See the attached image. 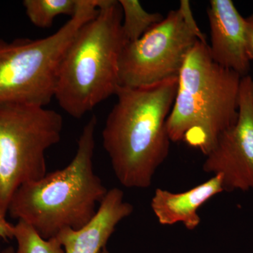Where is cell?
Segmentation results:
<instances>
[{
  "label": "cell",
  "mask_w": 253,
  "mask_h": 253,
  "mask_svg": "<svg viewBox=\"0 0 253 253\" xmlns=\"http://www.w3.org/2000/svg\"><path fill=\"white\" fill-rule=\"evenodd\" d=\"M177 85L178 77H172L151 85L118 87L103 129V146L125 187L149 188L168 158L167 121Z\"/></svg>",
  "instance_id": "1"
},
{
  "label": "cell",
  "mask_w": 253,
  "mask_h": 253,
  "mask_svg": "<svg viewBox=\"0 0 253 253\" xmlns=\"http://www.w3.org/2000/svg\"><path fill=\"white\" fill-rule=\"evenodd\" d=\"M96 125L93 116L67 166L18 188L8 208L11 217L31 224L44 239L81 229L92 219L108 192L93 168Z\"/></svg>",
  "instance_id": "2"
},
{
  "label": "cell",
  "mask_w": 253,
  "mask_h": 253,
  "mask_svg": "<svg viewBox=\"0 0 253 253\" xmlns=\"http://www.w3.org/2000/svg\"><path fill=\"white\" fill-rule=\"evenodd\" d=\"M241 79L213 61L207 42L198 41L178 76L167 121L171 141H183L205 156L209 154L219 136L237 121Z\"/></svg>",
  "instance_id": "3"
},
{
  "label": "cell",
  "mask_w": 253,
  "mask_h": 253,
  "mask_svg": "<svg viewBox=\"0 0 253 253\" xmlns=\"http://www.w3.org/2000/svg\"><path fill=\"white\" fill-rule=\"evenodd\" d=\"M123 13L116 0H102L82 26L60 63L54 98L70 116L83 118L121 86L119 61L126 44Z\"/></svg>",
  "instance_id": "4"
},
{
  "label": "cell",
  "mask_w": 253,
  "mask_h": 253,
  "mask_svg": "<svg viewBox=\"0 0 253 253\" xmlns=\"http://www.w3.org/2000/svg\"><path fill=\"white\" fill-rule=\"evenodd\" d=\"M101 0H80L76 14L56 33L38 40L0 38V104L45 107L54 98L60 63L82 26L99 11Z\"/></svg>",
  "instance_id": "5"
},
{
  "label": "cell",
  "mask_w": 253,
  "mask_h": 253,
  "mask_svg": "<svg viewBox=\"0 0 253 253\" xmlns=\"http://www.w3.org/2000/svg\"><path fill=\"white\" fill-rule=\"evenodd\" d=\"M63 120L43 106L0 104V214L6 217L13 196L46 174L45 154L61 140Z\"/></svg>",
  "instance_id": "6"
},
{
  "label": "cell",
  "mask_w": 253,
  "mask_h": 253,
  "mask_svg": "<svg viewBox=\"0 0 253 253\" xmlns=\"http://www.w3.org/2000/svg\"><path fill=\"white\" fill-rule=\"evenodd\" d=\"M207 42L188 0L138 41L126 43L119 61L121 86L140 87L178 77L186 56L198 41Z\"/></svg>",
  "instance_id": "7"
},
{
  "label": "cell",
  "mask_w": 253,
  "mask_h": 253,
  "mask_svg": "<svg viewBox=\"0 0 253 253\" xmlns=\"http://www.w3.org/2000/svg\"><path fill=\"white\" fill-rule=\"evenodd\" d=\"M203 169L222 176L224 191H253V78H242L237 121L218 138Z\"/></svg>",
  "instance_id": "8"
},
{
  "label": "cell",
  "mask_w": 253,
  "mask_h": 253,
  "mask_svg": "<svg viewBox=\"0 0 253 253\" xmlns=\"http://www.w3.org/2000/svg\"><path fill=\"white\" fill-rule=\"evenodd\" d=\"M207 14L211 29L208 47L213 61L242 78L249 76L251 61L246 48V18L231 0H211Z\"/></svg>",
  "instance_id": "9"
},
{
  "label": "cell",
  "mask_w": 253,
  "mask_h": 253,
  "mask_svg": "<svg viewBox=\"0 0 253 253\" xmlns=\"http://www.w3.org/2000/svg\"><path fill=\"white\" fill-rule=\"evenodd\" d=\"M134 207L124 200L118 188L108 190L92 219L79 229H66L57 238L66 253H101L116 226L133 212Z\"/></svg>",
  "instance_id": "10"
},
{
  "label": "cell",
  "mask_w": 253,
  "mask_h": 253,
  "mask_svg": "<svg viewBox=\"0 0 253 253\" xmlns=\"http://www.w3.org/2000/svg\"><path fill=\"white\" fill-rule=\"evenodd\" d=\"M223 191L222 176L216 174L184 192L172 193L158 188L151 199V207L162 225L181 223L189 230H194L201 223L199 208Z\"/></svg>",
  "instance_id": "11"
},
{
  "label": "cell",
  "mask_w": 253,
  "mask_h": 253,
  "mask_svg": "<svg viewBox=\"0 0 253 253\" xmlns=\"http://www.w3.org/2000/svg\"><path fill=\"white\" fill-rule=\"evenodd\" d=\"M122 9V31L126 43L138 41L164 19L160 13H149L136 0H119Z\"/></svg>",
  "instance_id": "12"
},
{
  "label": "cell",
  "mask_w": 253,
  "mask_h": 253,
  "mask_svg": "<svg viewBox=\"0 0 253 253\" xmlns=\"http://www.w3.org/2000/svg\"><path fill=\"white\" fill-rule=\"evenodd\" d=\"M80 0H24L23 5L28 19L35 26L51 27L60 15L72 17L77 11Z\"/></svg>",
  "instance_id": "13"
},
{
  "label": "cell",
  "mask_w": 253,
  "mask_h": 253,
  "mask_svg": "<svg viewBox=\"0 0 253 253\" xmlns=\"http://www.w3.org/2000/svg\"><path fill=\"white\" fill-rule=\"evenodd\" d=\"M14 239L17 243L16 253H66L57 238L44 239L23 220L14 225Z\"/></svg>",
  "instance_id": "14"
},
{
  "label": "cell",
  "mask_w": 253,
  "mask_h": 253,
  "mask_svg": "<svg viewBox=\"0 0 253 253\" xmlns=\"http://www.w3.org/2000/svg\"><path fill=\"white\" fill-rule=\"evenodd\" d=\"M246 40L248 55L251 61L253 60V13L246 18Z\"/></svg>",
  "instance_id": "15"
},
{
  "label": "cell",
  "mask_w": 253,
  "mask_h": 253,
  "mask_svg": "<svg viewBox=\"0 0 253 253\" xmlns=\"http://www.w3.org/2000/svg\"><path fill=\"white\" fill-rule=\"evenodd\" d=\"M14 225L6 219V217L0 214V238L7 241L14 239ZM1 253V251H0Z\"/></svg>",
  "instance_id": "16"
},
{
  "label": "cell",
  "mask_w": 253,
  "mask_h": 253,
  "mask_svg": "<svg viewBox=\"0 0 253 253\" xmlns=\"http://www.w3.org/2000/svg\"><path fill=\"white\" fill-rule=\"evenodd\" d=\"M1 253H16V251L12 246H9L1 251Z\"/></svg>",
  "instance_id": "17"
},
{
  "label": "cell",
  "mask_w": 253,
  "mask_h": 253,
  "mask_svg": "<svg viewBox=\"0 0 253 253\" xmlns=\"http://www.w3.org/2000/svg\"><path fill=\"white\" fill-rule=\"evenodd\" d=\"M110 253L109 251H108V249L106 248H105L104 250H103L102 253Z\"/></svg>",
  "instance_id": "18"
}]
</instances>
